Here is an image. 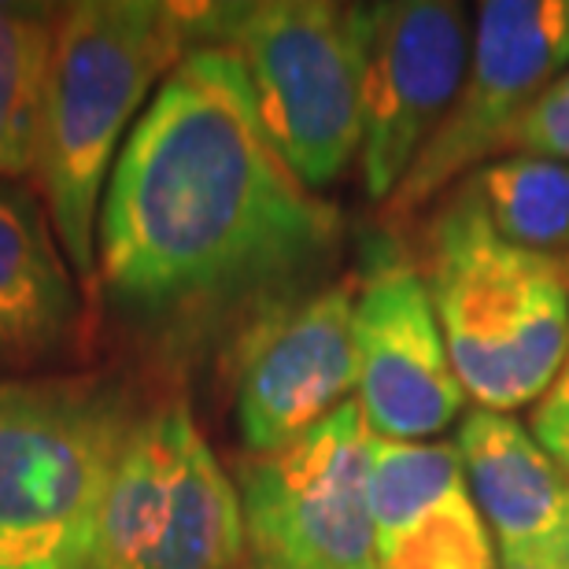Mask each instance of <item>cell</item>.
I'll use <instances>...</instances> for the list:
<instances>
[{"mask_svg": "<svg viewBox=\"0 0 569 569\" xmlns=\"http://www.w3.org/2000/svg\"><path fill=\"white\" fill-rule=\"evenodd\" d=\"M340 230L267 138L237 56L200 44L159 82L108 178L97 303L148 362L226 359L256 322L322 289Z\"/></svg>", "mask_w": 569, "mask_h": 569, "instance_id": "6da1fadb", "label": "cell"}, {"mask_svg": "<svg viewBox=\"0 0 569 569\" xmlns=\"http://www.w3.org/2000/svg\"><path fill=\"white\" fill-rule=\"evenodd\" d=\"M192 52V4H60L33 189L78 281L97 274V219L116 159L156 82Z\"/></svg>", "mask_w": 569, "mask_h": 569, "instance_id": "7a4b0ae2", "label": "cell"}, {"mask_svg": "<svg viewBox=\"0 0 569 569\" xmlns=\"http://www.w3.org/2000/svg\"><path fill=\"white\" fill-rule=\"evenodd\" d=\"M422 278L466 400L510 415L548 396L569 362V259L499 237L462 181L429 222Z\"/></svg>", "mask_w": 569, "mask_h": 569, "instance_id": "3957f363", "label": "cell"}, {"mask_svg": "<svg viewBox=\"0 0 569 569\" xmlns=\"http://www.w3.org/2000/svg\"><path fill=\"white\" fill-rule=\"evenodd\" d=\"M144 400L116 370L0 378V569H86Z\"/></svg>", "mask_w": 569, "mask_h": 569, "instance_id": "277c9868", "label": "cell"}, {"mask_svg": "<svg viewBox=\"0 0 569 569\" xmlns=\"http://www.w3.org/2000/svg\"><path fill=\"white\" fill-rule=\"evenodd\" d=\"M367 38L370 4H192V49L219 44L237 56L267 138L315 192L359 156Z\"/></svg>", "mask_w": 569, "mask_h": 569, "instance_id": "5b68a950", "label": "cell"}, {"mask_svg": "<svg viewBox=\"0 0 569 569\" xmlns=\"http://www.w3.org/2000/svg\"><path fill=\"white\" fill-rule=\"evenodd\" d=\"M237 481L181 396L144 403L111 470L86 569H241Z\"/></svg>", "mask_w": 569, "mask_h": 569, "instance_id": "8992f818", "label": "cell"}, {"mask_svg": "<svg viewBox=\"0 0 569 569\" xmlns=\"http://www.w3.org/2000/svg\"><path fill=\"white\" fill-rule=\"evenodd\" d=\"M248 562L259 569H373L370 429L359 400L300 440L237 466Z\"/></svg>", "mask_w": 569, "mask_h": 569, "instance_id": "52a82bcc", "label": "cell"}, {"mask_svg": "<svg viewBox=\"0 0 569 569\" xmlns=\"http://www.w3.org/2000/svg\"><path fill=\"white\" fill-rule=\"evenodd\" d=\"M569 71V0H485L473 19L466 82L448 119L385 203L407 219L496 156L507 127Z\"/></svg>", "mask_w": 569, "mask_h": 569, "instance_id": "ba28073f", "label": "cell"}, {"mask_svg": "<svg viewBox=\"0 0 569 569\" xmlns=\"http://www.w3.org/2000/svg\"><path fill=\"white\" fill-rule=\"evenodd\" d=\"M356 281L322 284L256 322L226 356L233 422L248 455L278 451L359 389Z\"/></svg>", "mask_w": 569, "mask_h": 569, "instance_id": "9c48e42d", "label": "cell"}, {"mask_svg": "<svg viewBox=\"0 0 569 569\" xmlns=\"http://www.w3.org/2000/svg\"><path fill=\"white\" fill-rule=\"evenodd\" d=\"M470 16L448 0L370 4L362 82V192L389 203L448 119L470 67Z\"/></svg>", "mask_w": 569, "mask_h": 569, "instance_id": "30bf717a", "label": "cell"}, {"mask_svg": "<svg viewBox=\"0 0 569 569\" xmlns=\"http://www.w3.org/2000/svg\"><path fill=\"white\" fill-rule=\"evenodd\" d=\"M359 411L381 440L432 443L459 422L466 392L451 367L422 270L378 259L356 292Z\"/></svg>", "mask_w": 569, "mask_h": 569, "instance_id": "8fae6325", "label": "cell"}, {"mask_svg": "<svg viewBox=\"0 0 569 569\" xmlns=\"http://www.w3.org/2000/svg\"><path fill=\"white\" fill-rule=\"evenodd\" d=\"M373 569H503L455 443L370 432Z\"/></svg>", "mask_w": 569, "mask_h": 569, "instance_id": "7c38bea8", "label": "cell"}, {"mask_svg": "<svg viewBox=\"0 0 569 569\" xmlns=\"http://www.w3.org/2000/svg\"><path fill=\"white\" fill-rule=\"evenodd\" d=\"M86 356V300L41 192L0 181V378L67 373Z\"/></svg>", "mask_w": 569, "mask_h": 569, "instance_id": "4fadbf2b", "label": "cell"}, {"mask_svg": "<svg viewBox=\"0 0 569 569\" xmlns=\"http://www.w3.org/2000/svg\"><path fill=\"white\" fill-rule=\"evenodd\" d=\"M455 451L499 562L569 569V473L532 429L473 407L455 432Z\"/></svg>", "mask_w": 569, "mask_h": 569, "instance_id": "5bb4252c", "label": "cell"}, {"mask_svg": "<svg viewBox=\"0 0 569 569\" xmlns=\"http://www.w3.org/2000/svg\"><path fill=\"white\" fill-rule=\"evenodd\" d=\"M60 4L0 0V181L38 170Z\"/></svg>", "mask_w": 569, "mask_h": 569, "instance_id": "9a60e30c", "label": "cell"}, {"mask_svg": "<svg viewBox=\"0 0 569 569\" xmlns=\"http://www.w3.org/2000/svg\"><path fill=\"white\" fill-rule=\"evenodd\" d=\"M499 237L526 252L569 259V163L496 156L466 174Z\"/></svg>", "mask_w": 569, "mask_h": 569, "instance_id": "2e32d148", "label": "cell"}, {"mask_svg": "<svg viewBox=\"0 0 569 569\" xmlns=\"http://www.w3.org/2000/svg\"><path fill=\"white\" fill-rule=\"evenodd\" d=\"M515 152L569 163V71L562 78H555V82L510 122L503 138H499L496 156H515Z\"/></svg>", "mask_w": 569, "mask_h": 569, "instance_id": "e0dca14e", "label": "cell"}, {"mask_svg": "<svg viewBox=\"0 0 569 569\" xmlns=\"http://www.w3.org/2000/svg\"><path fill=\"white\" fill-rule=\"evenodd\" d=\"M532 437H537L569 473V362L562 367L559 381H555L548 396L540 400V407L532 411Z\"/></svg>", "mask_w": 569, "mask_h": 569, "instance_id": "ac0fdd59", "label": "cell"}, {"mask_svg": "<svg viewBox=\"0 0 569 569\" xmlns=\"http://www.w3.org/2000/svg\"><path fill=\"white\" fill-rule=\"evenodd\" d=\"M503 569H543V566H503Z\"/></svg>", "mask_w": 569, "mask_h": 569, "instance_id": "d6986e66", "label": "cell"}, {"mask_svg": "<svg viewBox=\"0 0 569 569\" xmlns=\"http://www.w3.org/2000/svg\"><path fill=\"white\" fill-rule=\"evenodd\" d=\"M241 569H259V566H252V562H248V559H244V566H241Z\"/></svg>", "mask_w": 569, "mask_h": 569, "instance_id": "ffe728a7", "label": "cell"}]
</instances>
